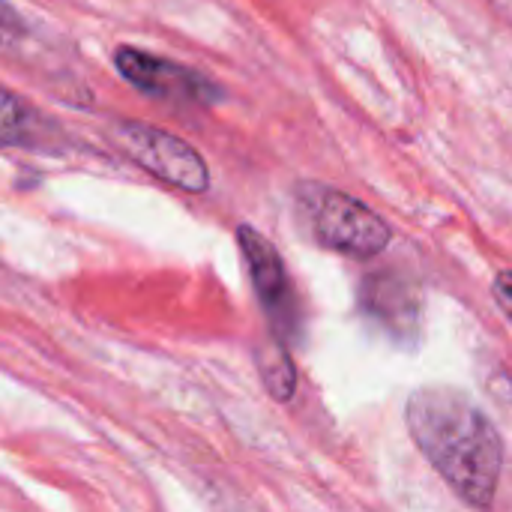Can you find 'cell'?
I'll use <instances>...</instances> for the list:
<instances>
[{"label":"cell","mask_w":512,"mask_h":512,"mask_svg":"<svg viewBox=\"0 0 512 512\" xmlns=\"http://www.w3.org/2000/svg\"><path fill=\"white\" fill-rule=\"evenodd\" d=\"M495 300H498V306L507 312V318L512 321V270H501L498 276H495Z\"/></svg>","instance_id":"9c48e42d"},{"label":"cell","mask_w":512,"mask_h":512,"mask_svg":"<svg viewBox=\"0 0 512 512\" xmlns=\"http://www.w3.org/2000/svg\"><path fill=\"white\" fill-rule=\"evenodd\" d=\"M405 423L417 450L468 507H492L504 468V441L468 393L453 387L414 390Z\"/></svg>","instance_id":"6da1fadb"},{"label":"cell","mask_w":512,"mask_h":512,"mask_svg":"<svg viewBox=\"0 0 512 512\" xmlns=\"http://www.w3.org/2000/svg\"><path fill=\"white\" fill-rule=\"evenodd\" d=\"M21 39H24V21H21V15L6 0H0V48L15 45Z\"/></svg>","instance_id":"ba28073f"},{"label":"cell","mask_w":512,"mask_h":512,"mask_svg":"<svg viewBox=\"0 0 512 512\" xmlns=\"http://www.w3.org/2000/svg\"><path fill=\"white\" fill-rule=\"evenodd\" d=\"M114 66L132 87L156 99H171L183 105H213L222 96V90L195 69L174 60H162L132 45L114 51Z\"/></svg>","instance_id":"277c9868"},{"label":"cell","mask_w":512,"mask_h":512,"mask_svg":"<svg viewBox=\"0 0 512 512\" xmlns=\"http://www.w3.org/2000/svg\"><path fill=\"white\" fill-rule=\"evenodd\" d=\"M303 210L309 216L315 240L348 258H372L387 249L390 225L354 195H345L330 186H303Z\"/></svg>","instance_id":"7a4b0ae2"},{"label":"cell","mask_w":512,"mask_h":512,"mask_svg":"<svg viewBox=\"0 0 512 512\" xmlns=\"http://www.w3.org/2000/svg\"><path fill=\"white\" fill-rule=\"evenodd\" d=\"M255 363H258V372H261V381H264L267 393L276 402H288L294 396V390H297V369H294V360L285 351V345H279V342L258 345Z\"/></svg>","instance_id":"8992f818"},{"label":"cell","mask_w":512,"mask_h":512,"mask_svg":"<svg viewBox=\"0 0 512 512\" xmlns=\"http://www.w3.org/2000/svg\"><path fill=\"white\" fill-rule=\"evenodd\" d=\"M24 135H27L24 102L12 90L0 87V147L18 144V141H24Z\"/></svg>","instance_id":"52a82bcc"},{"label":"cell","mask_w":512,"mask_h":512,"mask_svg":"<svg viewBox=\"0 0 512 512\" xmlns=\"http://www.w3.org/2000/svg\"><path fill=\"white\" fill-rule=\"evenodd\" d=\"M237 243H240L243 261L249 267V276H252V285L258 291V300H261L264 312L270 315L276 333L288 336L294 330V324H297V312H294V291H291L282 255L252 225L237 228Z\"/></svg>","instance_id":"5b68a950"},{"label":"cell","mask_w":512,"mask_h":512,"mask_svg":"<svg viewBox=\"0 0 512 512\" xmlns=\"http://www.w3.org/2000/svg\"><path fill=\"white\" fill-rule=\"evenodd\" d=\"M111 141L138 168L180 192H207L210 168L204 156L183 138L138 120H120L111 126Z\"/></svg>","instance_id":"3957f363"}]
</instances>
